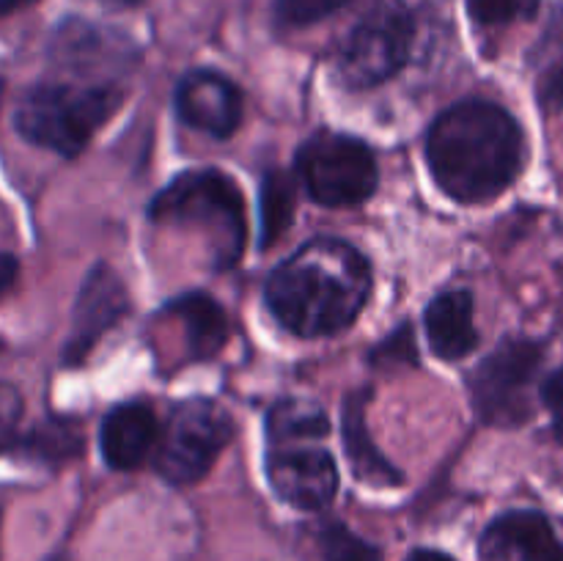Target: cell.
Returning <instances> with one entry per match:
<instances>
[{
    "instance_id": "26",
    "label": "cell",
    "mask_w": 563,
    "mask_h": 561,
    "mask_svg": "<svg viewBox=\"0 0 563 561\" xmlns=\"http://www.w3.org/2000/svg\"><path fill=\"white\" fill-rule=\"evenodd\" d=\"M539 99H542L544 108L563 110V64L544 77L542 86H539Z\"/></svg>"
},
{
    "instance_id": "13",
    "label": "cell",
    "mask_w": 563,
    "mask_h": 561,
    "mask_svg": "<svg viewBox=\"0 0 563 561\" xmlns=\"http://www.w3.org/2000/svg\"><path fill=\"white\" fill-rule=\"evenodd\" d=\"M159 424L146 402L115 405L102 421V457L115 471H135L154 454Z\"/></svg>"
},
{
    "instance_id": "30",
    "label": "cell",
    "mask_w": 563,
    "mask_h": 561,
    "mask_svg": "<svg viewBox=\"0 0 563 561\" xmlns=\"http://www.w3.org/2000/svg\"><path fill=\"white\" fill-rule=\"evenodd\" d=\"M104 3H110V6H137V3H143V0H104Z\"/></svg>"
},
{
    "instance_id": "11",
    "label": "cell",
    "mask_w": 563,
    "mask_h": 561,
    "mask_svg": "<svg viewBox=\"0 0 563 561\" xmlns=\"http://www.w3.org/2000/svg\"><path fill=\"white\" fill-rule=\"evenodd\" d=\"M478 561H561L563 542L539 509H509L478 537Z\"/></svg>"
},
{
    "instance_id": "20",
    "label": "cell",
    "mask_w": 563,
    "mask_h": 561,
    "mask_svg": "<svg viewBox=\"0 0 563 561\" xmlns=\"http://www.w3.org/2000/svg\"><path fill=\"white\" fill-rule=\"evenodd\" d=\"M319 561H383V550L357 537L344 522H324L317 531Z\"/></svg>"
},
{
    "instance_id": "1",
    "label": "cell",
    "mask_w": 563,
    "mask_h": 561,
    "mask_svg": "<svg viewBox=\"0 0 563 561\" xmlns=\"http://www.w3.org/2000/svg\"><path fill=\"white\" fill-rule=\"evenodd\" d=\"M528 160L520 121L487 99H465L434 119L427 135V163L434 182L460 204L498 198L520 179Z\"/></svg>"
},
{
    "instance_id": "22",
    "label": "cell",
    "mask_w": 563,
    "mask_h": 561,
    "mask_svg": "<svg viewBox=\"0 0 563 561\" xmlns=\"http://www.w3.org/2000/svg\"><path fill=\"white\" fill-rule=\"evenodd\" d=\"M346 3L350 0H275V20L286 28H308Z\"/></svg>"
},
{
    "instance_id": "19",
    "label": "cell",
    "mask_w": 563,
    "mask_h": 561,
    "mask_svg": "<svg viewBox=\"0 0 563 561\" xmlns=\"http://www.w3.org/2000/svg\"><path fill=\"white\" fill-rule=\"evenodd\" d=\"M295 215V185L284 170H269L262 182V248L286 234Z\"/></svg>"
},
{
    "instance_id": "15",
    "label": "cell",
    "mask_w": 563,
    "mask_h": 561,
    "mask_svg": "<svg viewBox=\"0 0 563 561\" xmlns=\"http://www.w3.org/2000/svg\"><path fill=\"white\" fill-rule=\"evenodd\" d=\"M372 399L368 388L355 391L344 399V451L350 457V465L361 482L374 487H399L405 479L401 473L385 460L383 451L374 443L366 424V405Z\"/></svg>"
},
{
    "instance_id": "4",
    "label": "cell",
    "mask_w": 563,
    "mask_h": 561,
    "mask_svg": "<svg viewBox=\"0 0 563 561\" xmlns=\"http://www.w3.org/2000/svg\"><path fill=\"white\" fill-rule=\"evenodd\" d=\"M124 102L113 82H38L16 105L14 124L25 141L75 157Z\"/></svg>"
},
{
    "instance_id": "33",
    "label": "cell",
    "mask_w": 563,
    "mask_h": 561,
    "mask_svg": "<svg viewBox=\"0 0 563 561\" xmlns=\"http://www.w3.org/2000/svg\"><path fill=\"white\" fill-rule=\"evenodd\" d=\"M561 561H563V556H561Z\"/></svg>"
},
{
    "instance_id": "31",
    "label": "cell",
    "mask_w": 563,
    "mask_h": 561,
    "mask_svg": "<svg viewBox=\"0 0 563 561\" xmlns=\"http://www.w3.org/2000/svg\"><path fill=\"white\" fill-rule=\"evenodd\" d=\"M49 561H69V559H66V556H53V559H49Z\"/></svg>"
},
{
    "instance_id": "18",
    "label": "cell",
    "mask_w": 563,
    "mask_h": 561,
    "mask_svg": "<svg viewBox=\"0 0 563 561\" xmlns=\"http://www.w3.org/2000/svg\"><path fill=\"white\" fill-rule=\"evenodd\" d=\"M82 446H86V435L75 418H47L27 435H20L14 449H22L38 462H60L80 454Z\"/></svg>"
},
{
    "instance_id": "7",
    "label": "cell",
    "mask_w": 563,
    "mask_h": 561,
    "mask_svg": "<svg viewBox=\"0 0 563 561\" xmlns=\"http://www.w3.org/2000/svg\"><path fill=\"white\" fill-rule=\"evenodd\" d=\"M234 438V421L212 399H187L174 407L159 429L154 468L170 484H196L212 471L220 451Z\"/></svg>"
},
{
    "instance_id": "14",
    "label": "cell",
    "mask_w": 563,
    "mask_h": 561,
    "mask_svg": "<svg viewBox=\"0 0 563 561\" xmlns=\"http://www.w3.org/2000/svg\"><path fill=\"white\" fill-rule=\"evenodd\" d=\"M429 346L443 361H462L478 346V330L473 324V295L451 289L434 297L423 314Z\"/></svg>"
},
{
    "instance_id": "9",
    "label": "cell",
    "mask_w": 563,
    "mask_h": 561,
    "mask_svg": "<svg viewBox=\"0 0 563 561\" xmlns=\"http://www.w3.org/2000/svg\"><path fill=\"white\" fill-rule=\"evenodd\" d=\"M267 479L280 501L319 512L339 493V465L319 443H280L267 451Z\"/></svg>"
},
{
    "instance_id": "12",
    "label": "cell",
    "mask_w": 563,
    "mask_h": 561,
    "mask_svg": "<svg viewBox=\"0 0 563 561\" xmlns=\"http://www.w3.org/2000/svg\"><path fill=\"white\" fill-rule=\"evenodd\" d=\"M176 113L185 124L212 138L234 135L242 121V94L225 75L212 69L187 72L174 94Z\"/></svg>"
},
{
    "instance_id": "21",
    "label": "cell",
    "mask_w": 563,
    "mask_h": 561,
    "mask_svg": "<svg viewBox=\"0 0 563 561\" xmlns=\"http://www.w3.org/2000/svg\"><path fill=\"white\" fill-rule=\"evenodd\" d=\"M542 0H467V14L482 28H506L533 20Z\"/></svg>"
},
{
    "instance_id": "16",
    "label": "cell",
    "mask_w": 563,
    "mask_h": 561,
    "mask_svg": "<svg viewBox=\"0 0 563 561\" xmlns=\"http://www.w3.org/2000/svg\"><path fill=\"white\" fill-rule=\"evenodd\" d=\"M163 314L181 324L187 355L192 361H207V358L218 355L229 339V317H225L223 306L207 292H187V295L170 300Z\"/></svg>"
},
{
    "instance_id": "32",
    "label": "cell",
    "mask_w": 563,
    "mask_h": 561,
    "mask_svg": "<svg viewBox=\"0 0 563 561\" xmlns=\"http://www.w3.org/2000/svg\"><path fill=\"white\" fill-rule=\"evenodd\" d=\"M0 99H3V77H0Z\"/></svg>"
},
{
    "instance_id": "10",
    "label": "cell",
    "mask_w": 563,
    "mask_h": 561,
    "mask_svg": "<svg viewBox=\"0 0 563 561\" xmlns=\"http://www.w3.org/2000/svg\"><path fill=\"white\" fill-rule=\"evenodd\" d=\"M126 308H130V297H126L124 284L108 264L99 262L86 275L80 295H77L75 314H71V333L64 346L66 366H77V363L86 361L93 346L99 344V339L124 317Z\"/></svg>"
},
{
    "instance_id": "27",
    "label": "cell",
    "mask_w": 563,
    "mask_h": 561,
    "mask_svg": "<svg viewBox=\"0 0 563 561\" xmlns=\"http://www.w3.org/2000/svg\"><path fill=\"white\" fill-rule=\"evenodd\" d=\"M16 273H20V264H16V258L11 256V253L0 251V297H3L11 286H14Z\"/></svg>"
},
{
    "instance_id": "17",
    "label": "cell",
    "mask_w": 563,
    "mask_h": 561,
    "mask_svg": "<svg viewBox=\"0 0 563 561\" xmlns=\"http://www.w3.org/2000/svg\"><path fill=\"white\" fill-rule=\"evenodd\" d=\"M330 432L328 413L311 399H284L269 410L267 440L280 443H322Z\"/></svg>"
},
{
    "instance_id": "5",
    "label": "cell",
    "mask_w": 563,
    "mask_h": 561,
    "mask_svg": "<svg viewBox=\"0 0 563 561\" xmlns=\"http://www.w3.org/2000/svg\"><path fill=\"white\" fill-rule=\"evenodd\" d=\"M544 355L542 341L509 336L473 369L467 388L473 410L487 427L515 429L533 416V383Z\"/></svg>"
},
{
    "instance_id": "2",
    "label": "cell",
    "mask_w": 563,
    "mask_h": 561,
    "mask_svg": "<svg viewBox=\"0 0 563 561\" xmlns=\"http://www.w3.org/2000/svg\"><path fill=\"white\" fill-rule=\"evenodd\" d=\"M372 295V267L355 245L317 237L291 253L267 280L269 311L302 339L350 328Z\"/></svg>"
},
{
    "instance_id": "8",
    "label": "cell",
    "mask_w": 563,
    "mask_h": 561,
    "mask_svg": "<svg viewBox=\"0 0 563 561\" xmlns=\"http://www.w3.org/2000/svg\"><path fill=\"white\" fill-rule=\"evenodd\" d=\"M410 47V11L401 0H379L344 38L335 69L350 88L383 86L407 64Z\"/></svg>"
},
{
    "instance_id": "28",
    "label": "cell",
    "mask_w": 563,
    "mask_h": 561,
    "mask_svg": "<svg viewBox=\"0 0 563 561\" xmlns=\"http://www.w3.org/2000/svg\"><path fill=\"white\" fill-rule=\"evenodd\" d=\"M405 561H456L451 559L449 553H443V550H432V548H416L410 556H407Z\"/></svg>"
},
{
    "instance_id": "29",
    "label": "cell",
    "mask_w": 563,
    "mask_h": 561,
    "mask_svg": "<svg viewBox=\"0 0 563 561\" xmlns=\"http://www.w3.org/2000/svg\"><path fill=\"white\" fill-rule=\"evenodd\" d=\"M36 0H0V16H9L14 11L25 9V6H33Z\"/></svg>"
},
{
    "instance_id": "3",
    "label": "cell",
    "mask_w": 563,
    "mask_h": 561,
    "mask_svg": "<svg viewBox=\"0 0 563 561\" xmlns=\"http://www.w3.org/2000/svg\"><path fill=\"white\" fill-rule=\"evenodd\" d=\"M148 218L165 226H192L209 240L214 267L229 270L247 242V212L242 190L218 168L185 170L148 204Z\"/></svg>"
},
{
    "instance_id": "23",
    "label": "cell",
    "mask_w": 563,
    "mask_h": 561,
    "mask_svg": "<svg viewBox=\"0 0 563 561\" xmlns=\"http://www.w3.org/2000/svg\"><path fill=\"white\" fill-rule=\"evenodd\" d=\"M25 402L11 383H0V451L14 449L20 440V421Z\"/></svg>"
},
{
    "instance_id": "25",
    "label": "cell",
    "mask_w": 563,
    "mask_h": 561,
    "mask_svg": "<svg viewBox=\"0 0 563 561\" xmlns=\"http://www.w3.org/2000/svg\"><path fill=\"white\" fill-rule=\"evenodd\" d=\"M539 399L548 407L555 438L563 440V366L553 369V372L542 380V385H539Z\"/></svg>"
},
{
    "instance_id": "6",
    "label": "cell",
    "mask_w": 563,
    "mask_h": 561,
    "mask_svg": "<svg viewBox=\"0 0 563 561\" xmlns=\"http://www.w3.org/2000/svg\"><path fill=\"white\" fill-rule=\"evenodd\" d=\"M297 176L313 201L324 207H355L377 190L379 168L363 141L319 130L297 152Z\"/></svg>"
},
{
    "instance_id": "24",
    "label": "cell",
    "mask_w": 563,
    "mask_h": 561,
    "mask_svg": "<svg viewBox=\"0 0 563 561\" xmlns=\"http://www.w3.org/2000/svg\"><path fill=\"white\" fill-rule=\"evenodd\" d=\"M372 361L377 366H390V363H418L416 350V333L410 324H401L390 339H385L377 350L372 352Z\"/></svg>"
}]
</instances>
